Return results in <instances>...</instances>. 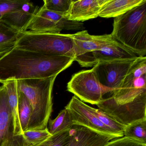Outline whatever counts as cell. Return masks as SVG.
<instances>
[{"mask_svg": "<svg viewBox=\"0 0 146 146\" xmlns=\"http://www.w3.org/2000/svg\"><path fill=\"white\" fill-rule=\"evenodd\" d=\"M146 57H139L118 89L99 109L125 126L146 119Z\"/></svg>", "mask_w": 146, "mask_h": 146, "instance_id": "obj_1", "label": "cell"}, {"mask_svg": "<svg viewBox=\"0 0 146 146\" xmlns=\"http://www.w3.org/2000/svg\"><path fill=\"white\" fill-rule=\"evenodd\" d=\"M75 61L69 56L48 55L14 48L0 58V83L58 76Z\"/></svg>", "mask_w": 146, "mask_h": 146, "instance_id": "obj_2", "label": "cell"}, {"mask_svg": "<svg viewBox=\"0 0 146 146\" xmlns=\"http://www.w3.org/2000/svg\"><path fill=\"white\" fill-rule=\"evenodd\" d=\"M57 76L17 80L19 90L26 96L31 105L32 111L27 130L47 128L52 111V94Z\"/></svg>", "mask_w": 146, "mask_h": 146, "instance_id": "obj_3", "label": "cell"}, {"mask_svg": "<svg viewBox=\"0 0 146 146\" xmlns=\"http://www.w3.org/2000/svg\"><path fill=\"white\" fill-rule=\"evenodd\" d=\"M111 35L116 41L139 57H146V0L114 18Z\"/></svg>", "mask_w": 146, "mask_h": 146, "instance_id": "obj_4", "label": "cell"}, {"mask_svg": "<svg viewBox=\"0 0 146 146\" xmlns=\"http://www.w3.org/2000/svg\"><path fill=\"white\" fill-rule=\"evenodd\" d=\"M15 48L48 55L69 56L76 59L71 34L37 33L27 31L21 33Z\"/></svg>", "mask_w": 146, "mask_h": 146, "instance_id": "obj_5", "label": "cell"}, {"mask_svg": "<svg viewBox=\"0 0 146 146\" xmlns=\"http://www.w3.org/2000/svg\"><path fill=\"white\" fill-rule=\"evenodd\" d=\"M67 90L83 102L96 106L106 94L112 92L100 83L94 67L74 74L67 84Z\"/></svg>", "mask_w": 146, "mask_h": 146, "instance_id": "obj_6", "label": "cell"}, {"mask_svg": "<svg viewBox=\"0 0 146 146\" xmlns=\"http://www.w3.org/2000/svg\"><path fill=\"white\" fill-rule=\"evenodd\" d=\"M76 59L82 67H90L97 64L93 52L105 46L117 42L111 34L91 35L87 31L72 35Z\"/></svg>", "mask_w": 146, "mask_h": 146, "instance_id": "obj_7", "label": "cell"}, {"mask_svg": "<svg viewBox=\"0 0 146 146\" xmlns=\"http://www.w3.org/2000/svg\"><path fill=\"white\" fill-rule=\"evenodd\" d=\"M82 22L69 20L64 15L47 10L44 6L39 9L27 27V31L37 33L59 34L63 30L84 29Z\"/></svg>", "mask_w": 146, "mask_h": 146, "instance_id": "obj_8", "label": "cell"}, {"mask_svg": "<svg viewBox=\"0 0 146 146\" xmlns=\"http://www.w3.org/2000/svg\"><path fill=\"white\" fill-rule=\"evenodd\" d=\"M137 58L97 63L94 67L100 83L112 92L118 89Z\"/></svg>", "mask_w": 146, "mask_h": 146, "instance_id": "obj_9", "label": "cell"}, {"mask_svg": "<svg viewBox=\"0 0 146 146\" xmlns=\"http://www.w3.org/2000/svg\"><path fill=\"white\" fill-rule=\"evenodd\" d=\"M65 108L69 111L74 125L84 126L102 135L116 138L96 115L94 108L85 104L75 96Z\"/></svg>", "mask_w": 146, "mask_h": 146, "instance_id": "obj_10", "label": "cell"}, {"mask_svg": "<svg viewBox=\"0 0 146 146\" xmlns=\"http://www.w3.org/2000/svg\"><path fill=\"white\" fill-rule=\"evenodd\" d=\"M0 146H28L23 136L13 135V118L7 90L0 86Z\"/></svg>", "mask_w": 146, "mask_h": 146, "instance_id": "obj_11", "label": "cell"}, {"mask_svg": "<svg viewBox=\"0 0 146 146\" xmlns=\"http://www.w3.org/2000/svg\"><path fill=\"white\" fill-rule=\"evenodd\" d=\"M39 7L30 1L3 16L1 21L20 33L27 31L28 26L39 11Z\"/></svg>", "mask_w": 146, "mask_h": 146, "instance_id": "obj_12", "label": "cell"}, {"mask_svg": "<svg viewBox=\"0 0 146 146\" xmlns=\"http://www.w3.org/2000/svg\"><path fill=\"white\" fill-rule=\"evenodd\" d=\"M108 0L72 1L66 17L69 20L82 22L96 18Z\"/></svg>", "mask_w": 146, "mask_h": 146, "instance_id": "obj_13", "label": "cell"}, {"mask_svg": "<svg viewBox=\"0 0 146 146\" xmlns=\"http://www.w3.org/2000/svg\"><path fill=\"white\" fill-rule=\"evenodd\" d=\"M114 137L97 133L86 127L73 125L69 146H105Z\"/></svg>", "mask_w": 146, "mask_h": 146, "instance_id": "obj_14", "label": "cell"}, {"mask_svg": "<svg viewBox=\"0 0 146 146\" xmlns=\"http://www.w3.org/2000/svg\"><path fill=\"white\" fill-rule=\"evenodd\" d=\"M96 63L109 62L138 58V55L118 42L109 44L93 52Z\"/></svg>", "mask_w": 146, "mask_h": 146, "instance_id": "obj_15", "label": "cell"}, {"mask_svg": "<svg viewBox=\"0 0 146 146\" xmlns=\"http://www.w3.org/2000/svg\"><path fill=\"white\" fill-rule=\"evenodd\" d=\"M146 0H108L103 6L99 17L116 18L141 5Z\"/></svg>", "mask_w": 146, "mask_h": 146, "instance_id": "obj_16", "label": "cell"}, {"mask_svg": "<svg viewBox=\"0 0 146 146\" xmlns=\"http://www.w3.org/2000/svg\"><path fill=\"white\" fill-rule=\"evenodd\" d=\"M7 90L8 102L13 118V135L15 136H21V131L19 115V91L17 88V80H10L3 83Z\"/></svg>", "mask_w": 146, "mask_h": 146, "instance_id": "obj_17", "label": "cell"}, {"mask_svg": "<svg viewBox=\"0 0 146 146\" xmlns=\"http://www.w3.org/2000/svg\"><path fill=\"white\" fill-rule=\"evenodd\" d=\"M21 33L0 21V58L15 47Z\"/></svg>", "mask_w": 146, "mask_h": 146, "instance_id": "obj_18", "label": "cell"}, {"mask_svg": "<svg viewBox=\"0 0 146 146\" xmlns=\"http://www.w3.org/2000/svg\"><path fill=\"white\" fill-rule=\"evenodd\" d=\"M48 123V129L52 135L70 129L74 125L70 113L65 108L60 111L54 119H49Z\"/></svg>", "mask_w": 146, "mask_h": 146, "instance_id": "obj_19", "label": "cell"}, {"mask_svg": "<svg viewBox=\"0 0 146 146\" xmlns=\"http://www.w3.org/2000/svg\"><path fill=\"white\" fill-rule=\"evenodd\" d=\"M25 143L28 146H37L51 137L47 128L44 129L27 130L22 135Z\"/></svg>", "mask_w": 146, "mask_h": 146, "instance_id": "obj_20", "label": "cell"}, {"mask_svg": "<svg viewBox=\"0 0 146 146\" xmlns=\"http://www.w3.org/2000/svg\"><path fill=\"white\" fill-rule=\"evenodd\" d=\"M31 111L32 109L30 102L26 96L19 91V115L21 131L23 133L28 129Z\"/></svg>", "mask_w": 146, "mask_h": 146, "instance_id": "obj_21", "label": "cell"}, {"mask_svg": "<svg viewBox=\"0 0 146 146\" xmlns=\"http://www.w3.org/2000/svg\"><path fill=\"white\" fill-rule=\"evenodd\" d=\"M95 113L98 118L106 125L116 138L124 136V130L125 126L121 124L103 112L100 109L94 108Z\"/></svg>", "mask_w": 146, "mask_h": 146, "instance_id": "obj_22", "label": "cell"}, {"mask_svg": "<svg viewBox=\"0 0 146 146\" xmlns=\"http://www.w3.org/2000/svg\"><path fill=\"white\" fill-rule=\"evenodd\" d=\"M124 136L146 142V119L137 121L125 126Z\"/></svg>", "mask_w": 146, "mask_h": 146, "instance_id": "obj_23", "label": "cell"}, {"mask_svg": "<svg viewBox=\"0 0 146 146\" xmlns=\"http://www.w3.org/2000/svg\"><path fill=\"white\" fill-rule=\"evenodd\" d=\"M72 127L70 129L52 135L37 146H69L71 139Z\"/></svg>", "mask_w": 146, "mask_h": 146, "instance_id": "obj_24", "label": "cell"}, {"mask_svg": "<svg viewBox=\"0 0 146 146\" xmlns=\"http://www.w3.org/2000/svg\"><path fill=\"white\" fill-rule=\"evenodd\" d=\"M72 0H44L43 6L47 10L66 16Z\"/></svg>", "mask_w": 146, "mask_h": 146, "instance_id": "obj_25", "label": "cell"}, {"mask_svg": "<svg viewBox=\"0 0 146 146\" xmlns=\"http://www.w3.org/2000/svg\"><path fill=\"white\" fill-rule=\"evenodd\" d=\"M105 146H146V142L123 136L122 137L112 139Z\"/></svg>", "mask_w": 146, "mask_h": 146, "instance_id": "obj_26", "label": "cell"}, {"mask_svg": "<svg viewBox=\"0 0 146 146\" xmlns=\"http://www.w3.org/2000/svg\"><path fill=\"white\" fill-rule=\"evenodd\" d=\"M26 0H0V21L4 15L17 8Z\"/></svg>", "mask_w": 146, "mask_h": 146, "instance_id": "obj_27", "label": "cell"}]
</instances>
